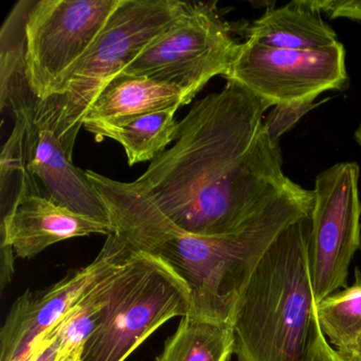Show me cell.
<instances>
[{
    "mask_svg": "<svg viewBox=\"0 0 361 361\" xmlns=\"http://www.w3.org/2000/svg\"><path fill=\"white\" fill-rule=\"evenodd\" d=\"M274 106L238 82L198 101L176 140L126 183L169 223L192 235L234 233L295 183L285 175L279 143L263 128Z\"/></svg>",
    "mask_w": 361,
    "mask_h": 361,
    "instance_id": "6da1fadb",
    "label": "cell"
},
{
    "mask_svg": "<svg viewBox=\"0 0 361 361\" xmlns=\"http://www.w3.org/2000/svg\"><path fill=\"white\" fill-rule=\"evenodd\" d=\"M85 172L109 209L115 233L166 264L187 285L191 295L188 314L228 324L266 251L314 206L312 190L295 183L238 231L214 238L192 235L169 223L126 183Z\"/></svg>",
    "mask_w": 361,
    "mask_h": 361,
    "instance_id": "7a4b0ae2",
    "label": "cell"
},
{
    "mask_svg": "<svg viewBox=\"0 0 361 361\" xmlns=\"http://www.w3.org/2000/svg\"><path fill=\"white\" fill-rule=\"evenodd\" d=\"M0 105L14 117L0 159L1 207L9 209L22 195H41L78 214L113 225L85 171L73 164L75 141L63 136L60 96L37 98L25 69L16 67L0 75Z\"/></svg>",
    "mask_w": 361,
    "mask_h": 361,
    "instance_id": "3957f363",
    "label": "cell"
},
{
    "mask_svg": "<svg viewBox=\"0 0 361 361\" xmlns=\"http://www.w3.org/2000/svg\"><path fill=\"white\" fill-rule=\"evenodd\" d=\"M310 231L308 214L289 225L257 264L231 320L238 361H314Z\"/></svg>",
    "mask_w": 361,
    "mask_h": 361,
    "instance_id": "277c9868",
    "label": "cell"
},
{
    "mask_svg": "<svg viewBox=\"0 0 361 361\" xmlns=\"http://www.w3.org/2000/svg\"><path fill=\"white\" fill-rule=\"evenodd\" d=\"M190 310L185 282L159 259L135 249L116 272L111 299L81 361H124L166 321Z\"/></svg>",
    "mask_w": 361,
    "mask_h": 361,
    "instance_id": "5b68a950",
    "label": "cell"
},
{
    "mask_svg": "<svg viewBox=\"0 0 361 361\" xmlns=\"http://www.w3.org/2000/svg\"><path fill=\"white\" fill-rule=\"evenodd\" d=\"M190 1L121 0L100 37L69 75L62 94L63 135L77 140L92 101L152 42L174 26Z\"/></svg>",
    "mask_w": 361,
    "mask_h": 361,
    "instance_id": "8992f818",
    "label": "cell"
},
{
    "mask_svg": "<svg viewBox=\"0 0 361 361\" xmlns=\"http://www.w3.org/2000/svg\"><path fill=\"white\" fill-rule=\"evenodd\" d=\"M121 0H29L25 73L42 100L61 94Z\"/></svg>",
    "mask_w": 361,
    "mask_h": 361,
    "instance_id": "52a82bcc",
    "label": "cell"
},
{
    "mask_svg": "<svg viewBox=\"0 0 361 361\" xmlns=\"http://www.w3.org/2000/svg\"><path fill=\"white\" fill-rule=\"evenodd\" d=\"M216 3H191L187 13L124 71L176 86L191 102L212 78H227L240 51Z\"/></svg>",
    "mask_w": 361,
    "mask_h": 361,
    "instance_id": "ba28073f",
    "label": "cell"
},
{
    "mask_svg": "<svg viewBox=\"0 0 361 361\" xmlns=\"http://www.w3.org/2000/svg\"><path fill=\"white\" fill-rule=\"evenodd\" d=\"M356 162H340L314 180L308 264L314 303L345 288L361 248V200Z\"/></svg>",
    "mask_w": 361,
    "mask_h": 361,
    "instance_id": "9c48e42d",
    "label": "cell"
},
{
    "mask_svg": "<svg viewBox=\"0 0 361 361\" xmlns=\"http://www.w3.org/2000/svg\"><path fill=\"white\" fill-rule=\"evenodd\" d=\"M226 80L245 86L272 105L314 102L346 85L345 50L340 42L318 51L276 49L247 41Z\"/></svg>",
    "mask_w": 361,
    "mask_h": 361,
    "instance_id": "30bf717a",
    "label": "cell"
},
{
    "mask_svg": "<svg viewBox=\"0 0 361 361\" xmlns=\"http://www.w3.org/2000/svg\"><path fill=\"white\" fill-rule=\"evenodd\" d=\"M135 249L119 234H109L96 259L50 287L43 295L27 290L16 302L1 331L0 361H28L42 339L96 285L124 265Z\"/></svg>",
    "mask_w": 361,
    "mask_h": 361,
    "instance_id": "8fae6325",
    "label": "cell"
},
{
    "mask_svg": "<svg viewBox=\"0 0 361 361\" xmlns=\"http://www.w3.org/2000/svg\"><path fill=\"white\" fill-rule=\"evenodd\" d=\"M1 247L16 257L31 259L48 247L73 238L109 234L113 225L73 212L41 195H22L1 214Z\"/></svg>",
    "mask_w": 361,
    "mask_h": 361,
    "instance_id": "7c38bea8",
    "label": "cell"
},
{
    "mask_svg": "<svg viewBox=\"0 0 361 361\" xmlns=\"http://www.w3.org/2000/svg\"><path fill=\"white\" fill-rule=\"evenodd\" d=\"M189 103L176 86L149 78L119 73L86 109L82 124L116 123L166 109L178 111Z\"/></svg>",
    "mask_w": 361,
    "mask_h": 361,
    "instance_id": "4fadbf2b",
    "label": "cell"
},
{
    "mask_svg": "<svg viewBox=\"0 0 361 361\" xmlns=\"http://www.w3.org/2000/svg\"><path fill=\"white\" fill-rule=\"evenodd\" d=\"M316 0H299L269 8L247 27V41L295 51H318L338 43L335 31L321 18Z\"/></svg>",
    "mask_w": 361,
    "mask_h": 361,
    "instance_id": "5bb4252c",
    "label": "cell"
},
{
    "mask_svg": "<svg viewBox=\"0 0 361 361\" xmlns=\"http://www.w3.org/2000/svg\"><path fill=\"white\" fill-rule=\"evenodd\" d=\"M175 109L147 114L116 123L87 122L85 130L99 139L111 138L126 149L128 164L152 161L176 140L179 122Z\"/></svg>",
    "mask_w": 361,
    "mask_h": 361,
    "instance_id": "9a60e30c",
    "label": "cell"
},
{
    "mask_svg": "<svg viewBox=\"0 0 361 361\" xmlns=\"http://www.w3.org/2000/svg\"><path fill=\"white\" fill-rule=\"evenodd\" d=\"M233 354L231 324L187 314L155 361H229Z\"/></svg>",
    "mask_w": 361,
    "mask_h": 361,
    "instance_id": "2e32d148",
    "label": "cell"
},
{
    "mask_svg": "<svg viewBox=\"0 0 361 361\" xmlns=\"http://www.w3.org/2000/svg\"><path fill=\"white\" fill-rule=\"evenodd\" d=\"M317 320L335 348L345 345L361 334V271L355 269L350 286L340 289L314 303Z\"/></svg>",
    "mask_w": 361,
    "mask_h": 361,
    "instance_id": "e0dca14e",
    "label": "cell"
},
{
    "mask_svg": "<svg viewBox=\"0 0 361 361\" xmlns=\"http://www.w3.org/2000/svg\"><path fill=\"white\" fill-rule=\"evenodd\" d=\"M119 269L109 274L84 295L71 312L51 329L62 344L63 356L84 346L98 329L113 293L114 278Z\"/></svg>",
    "mask_w": 361,
    "mask_h": 361,
    "instance_id": "ac0fdd59",
    "label": "cell"
},
{
    "mask_svg": "<svg viewBox=\"0 0 361 361\" xmlns=\"http://www.w3.org/2000/svg\"><path fill=\"white\" fill-rule=\"evenodd\" d=\"M320 104L314 102H290L274 105L263 120V128L270 140L279 143V139L285 133L290 130L306 114Z\"/></svg>",
    "mask_w": 361,
    "mask_h": 361,
    "instance_id": "d6986e66",
    "label": "cell"
},
{
    "mask_svg": "<svg viewBox=\"0 0 361 361\" xmlns=\"http://www.w3.org/2000/svg\"><path fill=\"white\" fill-rule=\"evenodd\" d=\"M316 5L331 18H348L361 22V0H316Z\"/></svg>",
    "mask_w": 361,
    "mask_h": 361,
    "instance_id": "ffe728a7",
    "label": "cell"
},
{
    "mask_svg": "<svg viewBox=\"0 0 361 361\" xmlns=\"http://www.w3.org/2000/svg\"><path fill=\"white\" fill-rule=\"evenodd\" d=\"M63 356L62 344L58 336L50 331L37 344L28 361H59Z\"/></svg>",
    "mask_w": 361,
    "mask_h": 361,
    "instance_id": "44dd1931",
    "label": "cell"
},
{
    "mask_svg": "<svg viewBox=\"0 0 361 361\" xmlns=\"http://www.w3.org/2000/svg\"><path fill=\"white\" fill-rule=\"evenodd\" d=\"M314 361H344L339 356L335 348L327 341L326 337L319 325L318 320H317L316 334H314Z\"/></svg>",
    "mask_w": 361,
    "mask_h": 361,
    "instance_id": "7402d4cb",
    "label": "cell"
},
{
    "mask_svg": "<svg viewBox=\"0 0 361 361\" xmlns=\"http://www.w3.org/2000/svg\"><path fill=\"white\" fill-rule=\"evenodd\" d=\"M335 350L344 361H361V334L350 343Z\"/></svg>",
    "mask_w": 361,
    "mask_h": 361,
    "instance_id": "603a6c76",
    "label": "cell"
},
{
    "mask_svg": "<svg viewBox=\"0 0 361 361\" xmlns=\"http://www.w3.org/2000/svg\"><path fill=\"white\" fill-rule=\"evenodd\" d=\"M82 350H83V346L75 348V350H71L68 354L61 357L59 361H81Z\"/></svg>",
    "mask_w": 361,
    "mask_h": 361,
    "instance_id": "cb8c5ba5",
    "label": "cell"
},
{
    "mask_svg": "<svg viewBox=\"0 0 361 361\" xmlns=\"http://www.w3.org/2000/svg\"><path fill=\"white\" fill-rule=\"evenodd\" d=\"M354 136L357 143L361 147V124L359 126V128H357L356 132H355Z\"/></svg>",
    "mask_w": 361,
    "mask_h": 361,
    "instance_id": "d4e9b609",
    "label": "cell"
}]
</instances>
